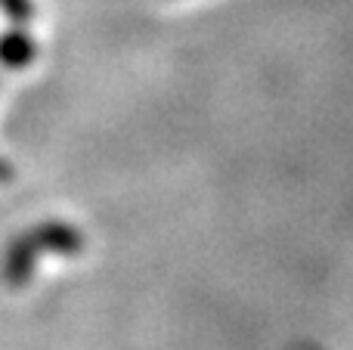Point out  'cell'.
<instances>
[{
    "label": "cell",
    "instance_id": "1",
    "mask_svg": "<svg viewBox=\"0 0 353 350\" xmlns=\"http://www.w3.org/2000/svg\"><path fill=\"white\" fill-rule=\"evenodd\" d=\"M81 251H84V233L81 229H74L65 220H43L10 242L3 264H0V276H3V282L10 289H25L43 254L74 258Z\"/></svg>",
    "mask_w": 353,
    "mask_h": 350
},
{
    "label": "cell",
    "instance_id": "4",
    "mask_svg": "<svg viewBox=\"0 0 353 350\" xmlns=\"http://www.w3.org/2000/svg\"><path fill=\"white\" fill-rule=\"evenodd\" d=\"M12 180V167L6 161H0V183H10Z\"/></svg>",
    "mask_w": 353,
    "mask_h": 350
},
{
    "label": "cell",
    "instance_id": "3",
    "mask_svg": "<svg viewBox=\"0 0 353 350\" xmlns=\"http://www.w3.org/2000/svg\"><path fill=\"white\" fill-rule=\"evenodd\" d=\"M0 10L16 25H28L31 19H34V3H31V0H0Z\"/></svg>",
    "mask_w": 353,
    "mask_h": 350
},
{
    "label": "cell",
    "instance_id": "2",
    "mask_svg": "<svg viewBox=\"0 0 353 350\" xmlns=\"http://www.w3.org/2000/svg\"><path fill=\"white\" fill-rule=\"evenodd\" d=\"M34 56H37V43L31 41L22 28L6 31V34L0 37V62H3L6 68H25L34 62Z\"/></svg>",
    "mask_w": 353,
    "mask_h": 350
}]
</instances>
